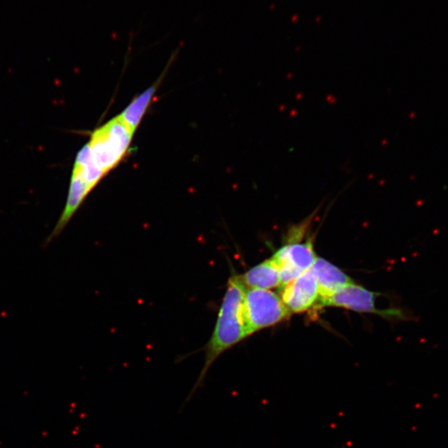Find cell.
<instances>
[{"label": "cell", "instance_id": "6da1fadb", "mask_svg": "<svg viewBox=\"0 0 448 448\" xmlns=\"http://www.w3.org/2000/svg\"><path fill=\"white\" fill-rule=\"evenodd\" d=\"M246 287L239 276H230L217 317L216 324L210 339L203 348L204 363L197 381L187 397L186 403L193 398L199 388L204 383L211 366L220 356L236 344L251 336L246 316L244 297Z\"/></svg>", "mask_w": 448, "mask_h": 448}, {"label": "cell", "instance_id": "7a4b0ae2", "mask_svg": "<svg viewBox=\"0 0 448 448\" xmlns=\"http://www.w3.org/2000/svg\"><path fill=\"white\" fill-rule=\"evenodd\" d=\"M134 134L116 115L95 129L77 154L106 177L126 158Z\"/></svg>", "mask_w": 448, "mask_h": 448}, {"label": "cell", "instance_id": "3957f363", "mask_svg": "<svg viewBox=\"0 0 448 448\" xmlns=\"http://www.w3.org/2000/svg\"><path fill=\"white\" fill-rule=\"evenodd\" d=\"M244 305L252 334L282 322L291 314L281 296L270 290L246 288Z\"/></svg>", "mask_w": 448, "mask_h": 448}, {"label": "cell", "instance_id": "277c9868", "mask_svg": "<svg viewBox=\"0 0 448 448\" xmlns=\"http://www.w3.org/2000/svg\"><path fill=\"white\" fill-rule=\"evenodd\" d=\"M378 293L373 292L356 284L355 282L342 287L333 295L320 301V306H332L354 312H365L380 314V316L391 319L405 320L407 314L401 309L379 310L375 306Z\"/></svg>", "mask_w": 448, "mask_h": 448}, {"label": "cell", "instance_id": "5b68a950", "mask_svg": "<svg viewBox=\"0 0 448 448\" xmlns=\"http://www.w3.org/2000/svg\"><path fill=\"white\" fill-rule=\"evenodd\" d=\"M316 258L313 243L309 240L306 243L291 241L269 259L278 269L283 286L311 269Z\"/></svg>", "mask_w": 448, "mask_h": 448}, {"label": "cell", "instance_id": "8992f818", "mask_svg": "<svg viewBox=\"0 0 448 448\" xmlns=\"http://www.w3.org/2000/svg\"><path fill=\"white\" fill-rule=\"evenodd\" d=\"M281 287L280 296L291 313H302L319 306V286L311 269Z\"/></svg>", "mask_w": 448, "mask_h": 448}, {"label": "cell", "instance_id": "52a82bcc", "mask_svg": "<svg viewBox=\"0 0 448 448\" xmlns=\"http://www.w3.org/2000/svg\"><path fill=\"white\" fill-rule=\"evenodd\" d=\"M311 270L319 286L320 301L333 295L342 287L355 282L341 269L322 257H317Z\"/></svg>", "mask_w": 448, "mask_h": 448}, {"label": "cell", "instance_id": "ba28073f", "mask_svg": "<svg viewBox=\"0 0 448 448\" xmlns=\"http://www.w3.org/2000/svg\"><path fill=\"white\" fill-rule=\"evenodd\" d=\"M239 278L246 288L270 290L282 286L279 270L270 259L250 268Z\"/></svg>", "mask_w": 448, "mask_h": 448}, {"label": "cell", "instance_id": "9c48e42d", "mask_svg": "<svg viewBox=\"0 0 448 448\" xmlns=\"http://www.w3.org/2000/svg\"><path fill=\"white\" fill-rule=\"evenodd\" d=\"M158 82H160V80L151 86V88L140 93L139 96H135L126 107V109L119 115L121 120L126 124V126L134 133L136 132L148 109L151 107L154 97L156 96V90L159 85Z\"/></svg>", "mask_w": 448, "mask_h": 448}]
</instances>
